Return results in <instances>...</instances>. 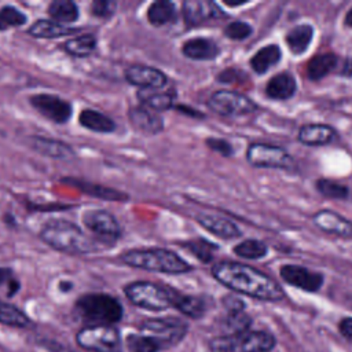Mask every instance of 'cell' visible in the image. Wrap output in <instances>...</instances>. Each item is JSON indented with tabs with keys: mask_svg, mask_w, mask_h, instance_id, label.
Segmentation results:
<instances>
[{
	"mask_svg": "<svg viewBox=\"0 0 352 352\" xmlns=\"http://www.w3.org/2000/svg\"><path fill=\"white\" fill-rule=\"evenodd\" d=\"M246 161L256 168L290 169L293 157L280 146L267 143H252L246 150Z\"/></svg>",
	"mask_w": 352,
	"mask_h": 352,
	"instance_id": "8",
	"label": "cell"
},
{
	"mask_svg": "<svg viewBox=\"0 0 352 352\" xmlns=\"http://www.w3.org/2000/svg\"><path fill=\"white\" fill-rule=\"evenodd\" d=\"M1 285H8V296H12L19 289V283L16 279H14L10 268L0 267V286Z\"/></svg>",
	"mask_w": 352,
	"mask_h": 352,
	"instance_id": "44",
	"label": "cell"
},
{
	"mask_svg": "<svg viewBox=\"0 0 352 352\" xmlns=\"http://www.w3.org/2000/svg\"><path fill=\"white\" fill-rule=\"evenodd\" d=\"M296 88H297L296 78L290 73L282 72V73L275 74L267 82L265 94L272 99L286 100L296 94Z\"/></svg>",
	"mask_w": 352,
	"mask_h": 352,
	"instance_id": "22",
	"label": "cell"
},
{
	"mask_svg": "<svg viewBox=\"0 0 352 352\" xmlns=\"http://www.w3.org/2000/svg\"><path fill=\"white\" fill-rule=\"evenodd\" d=\"M276 344L272 334L248 330L238 336H221L210 341L212 352H270Z\"/></svg>",
	"mask_w": 352,
	"mask_h": 352,
	"instance_id": "6",
	"label": "cell"
},
{
	"mask_svg": "<svg viewBox=\"0 0 352 352\" xmlns=\"http://www.w3.org/2000/svg\"><path fill=\"white\" fill-rule=\"evenodd\" d=\"M282 58L280 48L276 44H270L260 48L250 59V66L257 74H264L271 66L276 65Z\"/></svg>",
	"mask_w": 352,
	"mask_h": 352,
	"instance_id": "27",
	"label": "cell"
},
{
	"mask_svg": "<svg viewBox=\"0 0 352 352\" xmlns=\"http://www.w3.org/2000/svg\"><path fill=\"white\" fill-rule=\"evenodd\" d=\"M6 29H8V25H7V22H6L4 14H3V11H1V8H0V30H6Z\"/></svg>",
	"mask_w": 352,
	"mask_h": 352,
	"instance_id": "50",
	"label": "cell"
},
{
	"mask_svg": "<svg viewBox=\"0 0 352 352\" xmlns=\"http://www.w3.org/2000/svg\"><path fill=\"white\" fill-rule=\"evenodd\" d=\"M76 340L91 352H122L120 333L113 326H87L77 333Z\"/></svg>",
	"mask_w": 352,
	"mask_h": 352,
	"instance_id": "7",
	"label": "cell"
},
{
	"mask_svg": "<svg viewBox=\"0 0 352 352\" xmlns=\"http://www.w3.org/2000/svg\"><path fill=\"white\" fill-rule=\"evenodd\" d=\"M76 32H78V29L48 19H38L29 28V34L36 38H58Z\"/></svg>",
	"mask_w": 352,
	"mask_h": 352,
	"instance_id": "24",
	"label": "cell"
},
{
	"mask_svg": "<svg viewBox=\"0 0 352 352\" xmlns=\"http://www.w3.org/2000/svg\"><path fill=\"white\" fill-rule=\"evenodd\" d=\"M182 52L188 59L212 60L219 55L220 48L213 40L197 37L187 40L182 47Z\"/></svg>",
	"mask_w": 352,
	"mask_h": 352,
	"instance_id": "20",
	"label": "cell"
},
{
	"mask_svg": "<svg viewBox=\"0 0 352 352\" xmlns=\"http://www.w3.org/2000/svg\"><path fill=\"white\" fill-rule=\"evenodd\" d=\"M0 323L15 327H26L30 324V319L15 305L0 301Z\"/></svg>",
	"mask_w": 352,
	"mask_h": 352,
	"instance_id": "35",
	"label": "cell"
},
{
	"mask_svg": "<svg viewBox=\"0 0 352 352\" xmlns=\"http://www.w3.org/2000/svg\"><path fill=\"white\" fill-rule=\"evenodd\" d=\"M312 221L323 232L344 238L352 236V221L336 212L322 209L314 214Z\"/></svg>",
	"mask_w": 352,
	"mask_h": 352,
	"instance_id": "17",
	"label": "cell"
},
{
	"mask_svg": "<svg viewBox=\"0 0 352 352\" xmlns=\"http://www.w3.org/2000/svg\"><path fill=\"white\" fill-rule=\"evenodd\" d=\"M312 37H314V29L311 25H307V23L297 25L292 30H289V33L286 34V43L289 50L293 54L300 55L307 51Z\"/></svg>",
	"mask_w": 352,
	"mask_h": 352,
	"instance_id": "28",
	"label": "cell"
},
{
	"mask_svg": "<svg viewBox=\"0 0 352 352\" xmlns=\"http://www.w3.org/2000/svg\"><path fill=\"white\" fill-rule=\"evenodd\" d=\"M128 117L131 125L144 135H157L164 129V121L161 116L143 104L132 107L128 111Z\"/></svg>",
	"mask_w": 352,
	"mask_h": 352,
	"instance_id": "16",
	"label": "cell"
},
{
	"mask_svg": "<svg viewBox=\"0 0 352 352\" xmlns=\"http://www.w3.org/2000/svg\"><path fill=\"white\" fill-rule=\"evenodd\" d=\"M224 305H226V308L228 309V312L243 311V308H245L243 302H242L239 298L232 297V296H227V297L224 298Z\"/></svg>",
	"mask_w": 352,
	"mask_h": 352,
	"instance_id": "46",
	"label": "cell"
},
{
	"mask_svg": "<svg viewBox=\"0 0 352 352\" xmlns=\"http://www.w3.org/2000/svg\"><path fill=\"white\" fill-rule=\"evenodd\" d=\"M338 58L334 54H318L314 56L307 65V74L308 78L312 81H319L333 73L337 67Z\"/></svg>",
	"mask_w": 352,
	"mask_h": 352,
	"instance_id": "25",
	"label": "cell"
},
{
	"mask_svg": "<svg viewBox=\"0 0 352 352\" xmlns=\"http://www.w3.org/2000/svg\"><path fill=\"white\" fill-rule=\"evenodd\" d=\"M126 342L131 352H160L164 349V346L155 338L143 333L131 334Z\"/></svg>",
	"mask_w": 352,
	"mask_h": 352,
	"instance_id": "36",
	"label": "cell"
},
{
	"mask_svg": "<svg viewBox=\"0 0 352 352\" xmlns=\"http://www.w3.org/2000/svg\"><path fill=\"white\" fill-rule=\"evenodd\" d=\"M30 146L40 154L54 158V160H72L76 157L73 147L62 140L44 138V136H30Z\"/></svg>",
	"mask_w": 352,
	"mask_h": 352,
	"instance_id": "18",
	"label": "cell"
},
{
	"mask_svg": "<svg viewBox=\"0 0 352 352\" xmlns=\"http://www.w3.org/2000/svg\"><path fill=\"white\" fill-rule=\"evenodd\" d=\"M173 307L179 309L182 314H184L188 318L198 319L204 316L206 311V304L201 297L195 296H180L177 294L173 302Z\"/></svg>",
	"mask_w": 352,
	"mask_h": 352,
	"instance_id": "33",
	"label": "cell"
},
{
	"mask_svg": "<svg viewBox=\"0 0 352 352\" xmlns=\"http://www.w3.org/2000/svg\"><path fill=\"white\" fill-rule=\"evenodd\" d=\"M139 98L142 104L160 113L173 106L175 96L170 92H160V89H140Z\"/></svg>",
	"mask_w": 352,
	"mask_h": 352,
	"instance_id": "29",
	"label": "cell"
},
{
	"mask_svg": "<svg viewBox=\"0 0 352 352\" xmlns=\"http://www.w3.org/2000/svg\"><path fill=\"white\" fill-rule=\"evenodd\" d=\"M126 298L136 307L148 311H164L173 307L177 293L147 280H136L124 287Z\"/></svg>",
	"mask_w": 352,
	"mask_h": 352,
	"instance_id": "5",
	"label": "cell"
},
{
	"mask_svg": "<svg viewBox=\"0 0 352 352\" xmlns=\"http://www.w3.org/2000/svg\"><path fill=\"white\" fill-rule=\"evenodd\" d=\"M268 246L258 239H246L234 246V253L242 258L257 260L267 256Z\"/></svg>",
	"mask_w": 352,
	"mask_h": 352,
	"instance_id": "34",
	"label": "cell"
},
{
	"mask_svg": "<svg viewBox=\"0 0 352 352\" xmlns=\"http://www.w3.org/2000/svg\"><path fill=\"white\" fill-rule=\"evenodd\" d=\"M175 109H177V111L183 113V114H188V116H192V117H198V118H204L205 116L202 113H199L198 110L195 109H191V107H187V106H182V104H177L175 106Z\"/></svg>",
	"mask_w": 352,
	"mask_h": 352,
	"instance_id": "47",
	"label": "cell"
},
{
	"mask_svg": "<svg viewBox=\"0 0 352 352\" xmlns=\"http://www.w3.org/2000/svg\"><path fill=\"white\" fill-rule=\"evenodd\" d=\"M183 246L204 263H210L213 260V252L217 250V246L214 243H210L209 241H205V239L188 241L183 243Z\"/></svg>",
	"mask_w": 352,
	"mask_h": 352,
	"instance_id": "39",
	"label": "cell"
},
{
	"mask_svg": "<svg viewBox=\"0 0 352 352\" xmlns=\"http://www.w3.org/2000/svg\"><path fill=\"white\" fill-rule=\"evenodd\" d=\"M48 14L52 18V21L69 25L77 21L78 18V7L76 3L69 0H55L48 7Z\"/></svg>",
	"mask_w": 352,
	"mask_h": 352,
	"instance_id": "30",
	"label": "cell"
},
{
	"mask_svg": "<svg viewBox=\"0 0 352 352\" xmlns=\"http://www.w3.org/2000/svg\"><path fill=\"white\" fill-rule=\"evenodd\" d=\"M341 74L346 76V77H352V58H348L342 66Z\"/></svg>",
	"mask_w": 352,
	"mask_h": 352,
	"instance_id": "48",
	"label": "cell"
},
{
	"mask_svg": "<svg viewBox=\"0 0 352 352\" xmlns=\"http://www.w3.org/2000/svg\"><path fill=\"white\" fill-rule=\"evenodd\" d=\"M96 48V36L91 33H85L81 36H76L65 43V51L77 58L89 56Z\"/></svg>",
	"mask_w": 352,
	"mask_h": 352,
	"instance_id": "32",
	"label": "cell"
},
{
	"mask_svg": "<svg viewBox=\"0 0 352 352\" xmlns=\"http://www.w3.org/2000/svg\"><path fill=\"white\" fill-rule=\"evenodd\" d=\"M85 227L95 235L96 242L104 245H114L121 236V226L117 219L107 210L92 209L82 214Z\"/></svg>",
	"mask_w": 352,
	"mask_h": 352,
	"instance_id": "10",
	"label": "cell"
},
{
	"mask_svg": "<svg viewBox=\"0 0 352 352\" xmlns=\"http://www.w3.org/2000/svg\"><path fill=\"white\" fill-rule=\"evenodd\" d=\"M140 333L155 338L165 349L176 345L184 338L187 324L175 318L148 319L140 326Z\"/></svg>",
	"mask_w": 352,
	"mask_h": 352,
	"instance_id": "11",
	"label": "cell"
},
{
	"mask_svg": "<svg viewBox=\"0 0 352 352\" xmlns=\"http://www.w3.org/2000/svg\"><path fill=\"white\" fill-rule=\"evenodd\" d=\"M125 80L129 84L139 87L140 89H160L168 82L165 73L155 67L144 65L129 66L125 70Z\"/></svg>",
	"mask_w": 352,
	"mask_h": 352,
	"instance_id": "14",
	"label": "cell"
},
{
	"mask_svg": "<svg viewBox=\"0 0 352 352\" xmlns=\"http://www.w3.org/2000/svg\"><path fill=\"white\" fill-rule=\"evenodd\" d=\"M344 22H345V26L352 28V7L348 10V12H346V15H345Z\"/></svg>",
	"mask_w": 352,
	"mask_h": 352,
	"instance_id": "49",
	"label": "cell"
},
{
	"mask_svg": "<svg viewBox=\"0 0 352 352\" xmlns=\"http://www.w3.org/2000/svg\"><path fill=\"white\" fill-rule=\"evenodd\" d=\"M80 124L94 132L110 133L116 129V122L106 114L94 109H84L78 116Z\"/></svg>",
	"mask_w": 352,
	"mask_h": 352,
	"instance_id": "26",
	"label": "cell"
},
{
	"mask_svg": "<svg viewBox=\"0 0 352 352\" xmlns=\"http://www.w3.org/2000/svg\"><path fill=\"white\" fill-rule=\"evenodd\" d=\"M120 260L135 268L162 272V274H184L191 271V265L177 256L175 252L162 248L132 249L120 256Z\"/></svg>",
	"mask_w": 352,
	"mask_h": 352,
	"instance_id": "3",
	"label": "cell"
},
{
	"mask_svg": "<svg viewBox=\"0 0 352 352\" xmlns=\"http://www.w3.org/2000/svg\"><path fill=\"white\" fill-rule=\"evenodd\" d=\"M250 324H252V319L243 311L228 312V315L226 318V329L228 331V336L242 334L249 330Z\"/></svg>",
	"mask_w": 352,
	"mask_h": 352,
	"instance_id": "38",
	"label": "cell"
},
{
	"mask_svg": "<svg viewBox=\"0 0 352 352\" xmlns=\"http://www.w3.org/2000/svg\"><path fill=\"white\" fill-rule=\"evenodd\" d=\"M205 143H206V146H208L210 150H213V151H216V153H219V154H221V155H224V157H231L232 153H234L232 146H231L227 140H224V139L208 138V139L205 140Z\"/></svg>",
	"mask_w": 352,
	"mask_h": 352,
	"instance_id": "43",
	"label": "cell"
},
{
	"mask_svg": "<svg viewBox=\"0 0 352 352\" xmlns=\"http://www.w3.org/2000/svg\"><path fill=\"white\" fill-rule=\"evenodd\" d=\"M224 16L219 6L209 0H186L183 3V18L188 26L201 25L209 19Z\"/></svg>",
	"mask_w": 352,
	"mask_h": 352,
	"instance_id": "15",
	"label": "cell"
},
{
	"mask_svg": "<svg viewBox=\"0 0 352 352\" xmlns=\"http://www.w3.org/2000/svg\"><path fill=\"white\" fill-rule=\"evenodd\" d=\"M80 318L91 326H111L122 318V307L117 298L103 294H84L76 302Z\"/></svg>",
	"mask_w": 352,
	"mask_h": 352,
	"instance_id": "4",
	"label": "cell"
},
{
	"mask_svg": "<svg viewBox=\"0 0 352 352\" xmlns=\"http://www.w3.org/2000/svg\"><path fill=\"white\" fill-rule=\"evenodd\" d=\"M195 219L204 228H206L208 231H210L219 238L234 239L241 235L238 226L228 219H224L216 214H209V213H199L197 214Z\"/></svg>",
	"mask_w": 352,
	"mask_h": 352,
	"instance_id": "19",
	"label": "cell"
},
{
	"mask_svg": "<svg viewBox=\"0 0 352 352\" xmlns=\"http://www.w3.org/2000/svg\"><path fill=\"white\" fill-rule=\"evenodd\" d=\"M176 18V7L166 0L154 1L147 10V19L153 26L166 25Z\"/></svg>",
	"mask_w": 352,
	"mask_h": 352,
	"instance_id": "31",
	"label": "cell"
},
{
	"mask_svg": "<svg viewBox=\"0 0 352 352\" xmlns=\"http://www.w3.org/2000/svg\"><path fill=\"white\" fill-rule=\"evenodd\" d=\"M340 333L342 334V337L345 340H348L349 342H352V318H344L340 322Z\"/></svg>",
	"mask_w": 352,
	"mask_h": 352,
	"instance_id": "45",
	"label": "cell"
},
{
	"mask_svg": "<svg viewBox=\"0 0 352 352\" xmlns=\"http://www.w3.org/2000/svg\"><path fill=\"white\" fill-rule=\"evenodd\" d=\"M63 183H69L76 186L78 190L84 191L85 194H89L92 197L106 199V201H126L128 195L110 187H104L100 184H94L85 180H78V179H63Z\"/></svg>",
	"mask_w": 352,
	"mask_h": 352,
	"instance_id": "23",
	"label": "cell"
},
{
	"mask_svg": "<svg viewBox=\"0 0 352 352\" xmlns=\"http://www.w3.org/2000/svg\"><path fill=\"white\" fill-rule=\"evenodd\" d=\"M1 11L4 14V18H6V22H7L8 28L21 26L26 22V15L23 12H21L14 6H4V7H1Z\"/></svg>",
	"mask_w": 352,
	"mask_h": 352,
	"instance_id": "41",
	"label": "cell"
},
{
	"mask_svg": "<svg viewBox=\"0 0 352 352\" xmlns=\"http://www.w3.org/2000/svg\"><path fill=\"white\" fill-rule=\"evenodd\" d=\"M40 238L50 248L69 254H88L98 249L96 239H92L78 226L66 220L47 223L40 231Z\"/></svg>",
	"mask_w": 352,
	"mask_h": 352,
	"instance_id": "2",
	"label": "cell"
},
{
	"mask_svg": "<svg viewBox=\"0 0 352 352\" xmlns=\"http://www.w3.org/2000/svg\"><path fill=\"white\" fill-rule=\"evenodd\" d=\"M336 136L334 128L326 124H307L298 131V142L305 146L329 144Z\"/></svg>",
	"mask_w": 352,
	"mask_h": 352,
	"instance_id": "21",
	"label": "cell"
},
{
	"mask_svg": "<svg viewBox=\"0 0 352 352\" xmlns=\"http://www.w3.org/2000/svg\"><path fill=\"white\" fill-rule=\"evenodd\" d=\"M316 190L330 199H346L349 195V188L346 186L329 179H319L316 182Z\"/></svg>",
	"mask_w": 352,
	"mask_h": 352,
	"instance_id": "37",
	"label": "cell"
},
{
	"mask_svg": "<svg viewBox=\"0 0 352 352\" xmlns=\"http://www.w3.org/2000/svg\"><path fill=\"white\" fill-rule=\"evenodd\" d=\"M208 106L214 113L224 117H236L253 113L257 106L246 95L235 91H216L208 99Z\"/></svg>",
	"mask_w": 352,
	"mask_h": 352,
	"instance_id": "9",
	"label": "cell"
},
{
	"mask_svg": "<svg viewBox=\"0 0 352 352\" xmlns=\"http://www.w3.org/2000/svg\"><path fill=\"white\" fill-rule=\"evenodd\" d=\"M29 103L43 117L56 124L67 122L73 113L70 102L52 94H36L30 96Z\"/></svg>",
	"mask_w": 352,
	"mask_h": 352,
	"instance_id": "12",
	"label": "cell"
},
{
	"mask_svg": "<svg viewBox=\"0 0 352 352\" xmlns=\"http://www.w3.org/2000/svg\"><path fill=\"white\" fill-rule=\"evenodd\" d=\"M212 275L226 287L257 300L279 301L285 297L275 279L246 264L220 261L212 267Z\"/></svg>",
	"mask_w": 352,
	"mask_h": 352,
	"instance_id": "1",
	"label": "cell"
},
{
	"mask_svg": "<svg viewBox=\"0 0 352 352\" xmlns=\"http://www.w3.org/2000/svg\"><path fill=\"white\" fill-rule=\"evenodd\" d=\"M279 274L286 283L297 289H302L305 292H318L322 287L324 280L320 272L311 271L305 267L296 265V264L282 265L279 268Z\"/></svg>",
	"mask_w": 352,
	"mask_h": 352,
	"instance_id": "13",
	"label": "cell"
},
{
	"mask_svg": "<svg viewBox=\"0 0 352 352\" xmlns=\"http://www.w3.org/2000/svg\"><path fill=\"white\" fill-rule=\"evenodd\" d=\"M253 29L249 23L243 21H234L228 23L224 29V36L231 40H245L252 34Z\"/></svg>",
	"mask_w": 352,
	"mask_h": 352,
	"instance_id": "40",
	"label": "cell"
},
{
	"mask_svg": "<svg viewBox=\"0 0 352 352\" xmlns=\"http://www.w3.org/2000/svg\"><path fill=\"white\" fill-rule=\"evenodd\" d=\"M117 4L110 0H96L91 4V11L95 16L99 18H109L114 14Z\"/></svg>",
	"mask_w": 352,
	"mask_h": 352,
	"instance_id": "42",
	"label": "cell"
}]
</instances>
